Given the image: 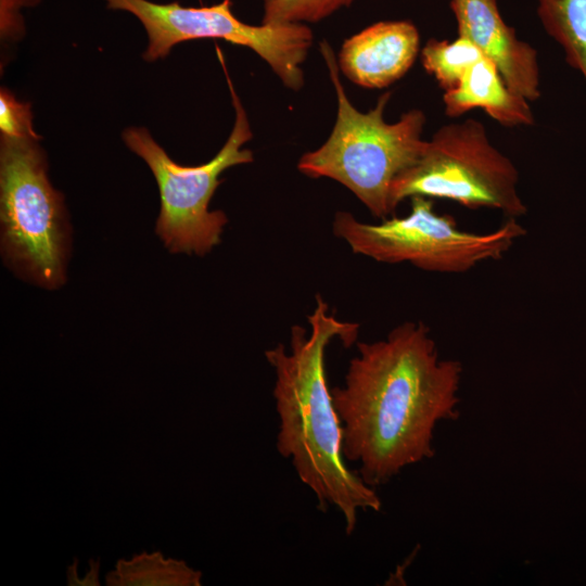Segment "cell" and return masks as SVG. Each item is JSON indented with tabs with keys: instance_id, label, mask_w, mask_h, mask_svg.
I'll return each mask as SVG.
<instances>
[{
	"instance_id": "cell-1",
	"label": "cell",
	"mask_w": 586,
	"mask_h": 586,
	"mask_svg": "<svg viewBox=\"0 0 586 586\" xmlns=\"http://www.w3.org/2000/svg\"><path fill=\"white\" fill-rule=\"evenodd\" d=\"M343 386L331 388L345 460L370 487L434 456L433 432L459 416L458 360L440 359L423 322L406 321L384 340L357 343Z\"/></svg>"
},
{
	"instance_id": "cell-2",
	"label": "cell",
	"mask_w": 586,
	"mask_h": 586,
	"mask_svg": "<svg viewBox=\"0 0 586 586\" xmlns=\"http://www.w3.org/2000/svg\"><path fill=\"white\" fill-rule=\"evenodd\" d=\"M310 331L293 326L290 349L282 344L265 352L276 381L272 391L279 417L278 453L290 459L298 479L311 489L321 511L330 506L342 513L347 535L353 534L359 510L380 511L381 499L356 470L345 463L342 424L326 371V349L334 339L354 344L359 324L341 321L329 313L320 295L308 316Z\"/></svg>"
},
{
	"instance_id": "cell-3",
	"label": "cell",
	"mask_w": 586,
	"mask_h": 586,
	"mask_svg": "<svg viewBox=\"0 0 586 586\" xmlns=\"http://www.w3.org/2000/svg\"><path fill=\"white\" fill-rule=\"evenodd\" d=\"M320 52L336 94V119L327 141L305 153L297 168L307 177L340 182L374 217L385 219L394 213L390 202L393 181L418 161L424 149L426 117L413 109L397 122L386 123L383 113L391 92L382 93L373 109L361 113L346 95L337 60L326 40L320 42Z\"/></svg>"
},
{
	"instance_id": "cell-4",
	"label": "cell",
	"mask_w": 586,
	"mask_h": 586,
	"mask_svg": "<svg viewBox=\"0 0 586 586\" xmlns=\"http://www.w3.org/2000/svg\"><path fill=\"white\" fill-rule=\"evenodd\" d=\"M1 249L7 264L49 290L66 281L71 231L64 196L36 139L0 140Z\"/></svg>"
},
{
	"instance_id": "cell-5",
	"label": "cell",
	"mask_w": 586,
	"mask_h": 586,
	"mask_svg": "<svg viewBox=\"0 0 586 586\" xmlns=\"http://www.w3.org/2000/svg\"><path fill=\"white\" fill-rule=\"evenodd\" d=\"M217 54L235 119L227 141L215 157L202 165L182 166L168 156L148 129L129 127L123 132L125 144L146 163L155 177L161 199L155 232L171 253L203 256L220 242L228 218L222 211L208 209L221 183L219 176L229 167L253 162L252 151L243 148L253 136L249 117L218 48Z\"/></svg>"
},
{
	"instance_id": "cell-6",
	"label": "cell",
	"mask_w": 586,
	"mask_h": 586,
	"mask_svg": "<svg viewBox=\"0 0 586 586\" xmlns=\"http://www.w3.org/2000/svg\"><path fill=\"white\" fill-rule=\"evenodd\" d=\"M518 183L517 167L492 144L485 126L467 118L440 127L425 141L418 161L393 181L390 202L395 212L408 198L444 199L518 218L527 211Z\"/></svg>"
},
{
	"instance_id": "cell-7",
	"label": "cell",
	"mask_w": 586,
	"mask_h": 586,
	"mask_svg": "<svg viewBox=\"0 0 586 586\" xmlns=\"http://www.w3.org/2000/svg\"><path fill=\"white\" fill-rule=\"evenodd\" d=\"M332 228L356 254L387 264L408 262L422 270L444 273L466 272L480 263L500 259L526 233L517 218H508L486 233L461 230L451 216L437 214L432 200L424 196L411 198L406 216L379 224L337 212Z\"/></svg>"
},
{
	"instance_id": "cell-8",
	"label": "cell",
	"mask_w": 586,
	"mask_h": 586,
	"mask_svg": "<svg viewBox=\"0 0 586 586\" xmlns=\"http://www.w3.org/2000/svg\"><path fill=\"white\" fill-rule=\"evenodd\" d=\"M104 1L109 9L128 12L143 25L149 38L143 59L149 62L167 56L174 46L183 41L221 39L253 50L286 88L298 91L304 85L302 65L314 40L307 24H246L234 15L231 0L207 7L149 0Z\"/></svg>"
},
{
	"instance_id": "cell-9",
	"label": "cell",
	"mask_w": 586,
	"mask_h": 586,
	"mask_svg": "<svg viewBox=\"0 0 586 586\" xmlns=\"http://www.w3.org/2000/svg\"><path fill=\"white\" fill-rule=\"evenodd\" d=\"M458 36L472 41L498 68L507 86L530 102L540 98V68L534 47L502 18L497 0H450Z\"/></svg>"
},
{
	"instance_id": "cell-10",
	"label": "cell",
	"mask_w": 586,
	"mask_h": 586,
	"mask_svg": "<svg viewBox=\"0 0 586 586\" xmlns=\"http://www.w3.org/2000/svg\"><path fill=\"white\" fill-rule=\"evenodd\" d=\"M419 49L420 35L412 22L382 21L346 39L339 52L337 64L355 85L381 89L410 69Z\"/></svg>"
},
{
	"instance_id": "cell-11",
	"label": "cell",
	"mask_w": 586,
	"mask_h": 586,
	"mask_svg": "<svg viewBox=\"0 0 586 586\" xmlns=\"http://www.w3.org/2000/svg\"><path fill=\"white\" fill-rule=\"evenodd\" d=\"M443 103L448 117L482 109L505 127L532 126L535 122L530 101L507 86L486 56L475 62L454 89L444 92Z\"/></svg>"
},
{
	"instance_id": "cell-12",
	"label": "cell",
	"mask_w": 586,
	"mask_h": 586,
	"mask_svg": "<svg viewBox=\"0 0 586 586\" xmlns=\"http://www.w3.org/2000/svg\"><path fill=\"white\" fill-rule=\"evenodd\" d=\"M537 16L586 82V0H537Z\"/></svg>"
},
{
	"instance_id": "cell-13",
	"label": "cell",
	"mask_w": 586,
	"mask_h": 586,
	"mask_svg": "<svg viewBox=\"0 0 586 586\" xmlns=\"http://www.w3.org/2000/svg\"><path fill=\"white\" fill-rule=\"evenodd\" d=\"M201 572L182 560L165 559L160 551L119 560L105 576L110 586H200Z\"/></svg>"
},
{
	"instance_id": "cell-14",
	"label": "cell",
	"mask_w": 586,
	"mask_h": 586,
	"mask_svg": "<svg viewBox=\"0 0 586 586\" xmlns=\"http://www.w3.org/2000/svg\"><path fill=\"white\" fill-rule=\"evenodd\" d=\"M484 54L469 39L457 36L454 40L431 38L421 50V63L445 91L454 89L466 72Z\"/></svg>"
},
{
	"instance_id": "cell-15",
	"label": "cell",
	"mask_w": 586,
	"mask_h": 586,
	"mask_svg": "<svg viewBox=\"0 0 586 586\" xmlns=\"http://www.w3.org/2000/svg\"><path fill=\"white\" fill-rule=\"evenodd\" d=\"M262 23H317L355 0H262Z\"/></svg>"
},
{
	"instance_id": "cell-16",
	"label": "cell",
	"mask_w": 586,
	"mask_h": 586,
	"mask_svg": "<svg viewBox=\"0 0 586 586\" xmlns=\"http://www.w3.org/2000/svg\"><path fill=\"white\" fill-rule=\"evenodd\" d=\"M31 105L18 101L7 88L0 91V131L9 138L36 139L38 136L33 128Z\"/></svg>"
},
{
	"instance_id": "cell-17",
	"label": "cell",
	"mask_w": 586,
	"mask_h": 586,
	"mask_svg": "<svg viewBox=\"0 0 586 586\" xmlns=\"http://www.w3.org/2000/svg\"><path fill=\"white\" fill-rule=\"evenodd\" d=\"M39 0H1V33L2 36L21 31L23 18L20 9L34 5Z\"/></svg>"
}]
</instances>
